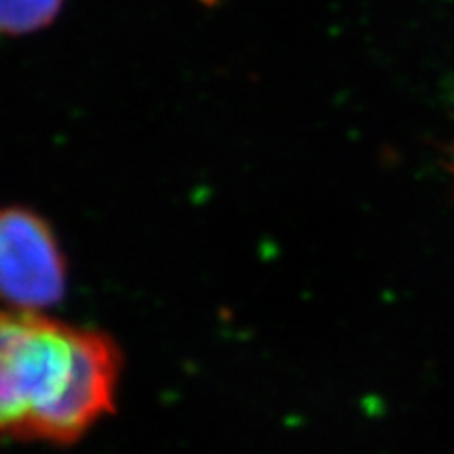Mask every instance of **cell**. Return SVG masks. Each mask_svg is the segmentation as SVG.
<instances>
[{"label": "cell", "mask_w": 454, "mask_h": 454, "mask_svg": "<svg viewBox=\"0 0 454 454\" xmlns=\"http://www.w3.org/2000/svg\"><path fill=\"white\" fill-rule=\"evenodd\" d=\"M66 294V259L47 221L27 208L0 211V299L41 311Z\"/></svg>", "instance_id": "7a4b0ae2"}, {"label": "cell", "mask_w": 454, "mask_h": 454, "mask_svg": "<svg viewBox=\"0 0 454 454\" xmlns=\"http://www.w3.org/2000/svg\"><path fill=\"white\" fill-rule=\"evenodd\" d=\"M64 0H0V34L21 36L51 26Z\"/></svg>", "instance_id": "3957f363"}, {"label": "cell", "mask_w": 454, "mask_h": 454, "mask_svg": "<svg viewBox=\"0 0 454 454\" xmlns=\"http://www.w3.org/2000/svg\"><path fill=\"white\" fill-rule=\"evenodd\" d=\"M121 356L104 334L0 311V434L72 442L112 411Z\"/></svg>", "instance_id": "6da1fadb"}]
</instances>
